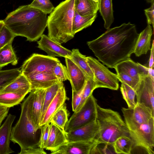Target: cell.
<instances>
[{"instance_id": "43", "label": "cell", "mask_w": 154, "mask_h": 154, "mask_svg": "<svg viewBox=\"0 0 154 154\" xmlns=\"http://www.w3.org/2000/svg\"><path fill=\"white\" fill-rule=\"evenodd\" d=\"M44 149L39 147L21 150L19 154H46Z\"/></svg>"}, {"instance_id": "26", "label": "cell", "mask_w": 154, "mask_h": 154, "mask_svg": "<svg viewBox=\"0 0 154 154\" xmlns=\"http://www.w3.org/2000/svg\"><path fill=\"white\" fill-rule=\"evenodd\" d=\"M99 4L93 0H75V10L81 16L97 13Z\"/></svg>"}, {"instance_id": "15", "label": "cell", "mask_w": 154, "mask_h": 154, "mask_svg": "<svg viewBox=\"0 0 154 154\" xmlns=\"http://www.w3.org/2000/svg\"><path fill=\"white\" fill-rule=\"evenodd\" d=\"M116 71L125 72L134 80L139 82L142 78L148 75V67L138 63H135L130 58L117 64L114 67Z\"/></svg>"}, {"instance_id": "4", "label": "cell", "mask_w": 154, "mask_h": 154, "mask_svg": "<svg viewBox=\"0 0 154 154\" xmlns=\"http://www.w3.org/2000/svg\"><path fill=\"white\" fill-rule=\"evenodd\" d=\"M96 120L99 126V133L94 139L96 144H113L120 137L130 138L129 129L117 112L102 108L97 104Z\"/></svg>"}, {"instance_id": "41", "label": "cell", "mask_w": 154, "mask_h": 154, "mask_svg": "<svg viewBox=\"0 0 154 154\" xmlns=\"http://www.w3.org/2000/svg\"><path fill=\"white\" fill-rule=\"evenodd\" d=\"M84 86L79 91H72V107L74 112L77 109L81 103Z\"/></svg>"}, {"instance_id": "31", "label": "cell", "mask_w": 154, "mask_h": 154, "mask_svg": "<svg viewBox=\"0 0 154 154\" xmlns=\"http://www.w3.org/2000/svg\"><path fill=\"white\" fill-rule=\"evenodd\" d=\"M116 154L132 153L133 144L131 138L126 136H122L117 138L113 143Z\"/></svg>"}, {"instance_id": "28", "label": "cell", "mask_w": 154, "mask_h": 154, "mask_svg": "<svg viewBox=\"0 0 154 154\" xmlns=\"http://www.w3.org/2000/svg\"><path fill=\"white\" fill-rule=\"evenodd\" d=\"M11 42L0 49V69L9 64L15 65L18 59Z\"/></svg>"}, {"instance_id": "19", "label": "cell", "mask_w": 154, "mask_h": 154, "mask_svg": "<svg viewBox=\"0 0 154 154\" xmlns=\"http://www.w3.org/2000/svg\"><path fill=\"white\" fill-rule=\"evenodd\" d=\"M68 142L66 132L54 125L51 123L48 139L45 149L51 152Z\"/></svg>"}, {"instance_id": "10", "label": "cell", "mask_w": 154, "mask_h": 154, "mask_svg": "<svg viewBox=\"0 0 154 154\" xmlns=\"http://www.w3.org/2000/svg\"><path fill=\"white\" fill-rule=\"evenodd\" d=\"M122 111L129 131L135 129L154 117V112L142 103H136L132 108L123 107Z\"/></svg>"}, {"instance_id": "17", "label": "cell", "mask_w": 154, "mask_h": 154, "mask_svg": "<svg viewBox=\"0 0 154 154\" xmlns=\"http://www.w3.org/2000/svg\"><path fill=\"white\" fill-rule=\"evenodd\" d=\"M16 116L9 114L0 127V154H9L14 152L10 147L12 124Z\"/></svg>"}, {"instance_id": "34", "label": "cell", "mask_w": 154, "mask_h": 154, "mask_svg": "<svg viewBox=\"0 0 154 154\" xmlns=\"http://www.w3.org/2000/svg\"><path fill=\"white\" fill-rule=\"evenodd\" d=\"M120 91L123 97L126 101L128 108H132L136 104L135 100V92L134 90L128 85L121 83Z\"/></svg>"}, {"instance_id": "7", "label": "cell", "mask_w": 154, "mask_h": 154, "mask_svg": "<svg viewBox=\"0 0 154 154\" xmlns=\"http://www.w3.org/2000/svg\"><path fill=\"white\" fill-rule=\"evenodd\" d=\"M97 105L96 99L91 94L80 109L74 112L68 120L65 127V132H68L96 120Z\"/></svg>"}, {"instance_id": "25", "label": "cell", "mask_w": 154, "mask_h": 154, "mask_svg": "<svg viewBox=\"0 0 154 154\" xmlns=\"http://www.w3.org/2000/svg\"><path fill=\"white\" fill-rule=\"evenodd\" d=\"M97 13L86 16H81L75 10L72 21V31L75 34L91 26L95 20Z\"/></svg>"}, {"instance_id": "38", "label": "cell", "mask_w": 154, "mask_h": 154, "mask_svg": "<svg viewBox=\"0 0 154 154\" xmlns=\"http://www.w3.org/2000/svg\"><path fill=\"white\" fill-rule=\"evenodd\" d=\"M52 73L60 82L69 80L66 67L60 62L57 63L53 67Z\"/></svg>"}, {"instance_id": "35", "label": "cell", "mask_w": 154, "mask_h": 154, "mask_svg": "<svg viewBox=\"0 0 154 154\" xmlns=\"http://www.w3.org/2000/svg\"><path fill=\"white\" fill-rule=\"evenodd\" d=\"M96 87L94 80L91 78L87 79L84 85L81 103L76 110L74 112L78 111L82 106L84 103L92 93Z\"/></svg>"}, {"instance_id": "20", "label": "cell", "mask_w": 154, "mask_h": 154, "mask_svg": "<svg viewBox=\"0 0 154 154\" xmlns=\"http://www.w3.org/2000/svg\"><path fill=\"white\" fill-rule=\"evenodd\" d=\"M69 99L66 96L65 87L63 85L59 89L54 99L49 105L40 123V127L47 123H50L51 118L55 112L65 104L66 100Z\"/></svg>"}, {"instance_id": "48", "label": "cell", "mask_w": 154, "mask_h": 154, "mask_svg": "<svg viewBox=\"0 0 154 154\" xmlns=\"http://www.w3.org/2000/svg\"><path fill=\"white\" fill-rule=\"evenodd\" d=\"M94 1H95V2H99L100 1V0H93Z\"/></svg>"}, {"instance_id": "24", "label": "cell", "mask_w": 154, "mask_h": 154, "mask_svg": "<svg viewBox=\"0 0 154 154\" xmlns=\"http://www.w3.org/2000/svg\"><path fill=\"white\" fill-rule=\"evenodd\" d=\"M69 58L83 72L87 79L94 80V75L87 61L86 56L82 54L77 49H72Z\"/></svg>"}, {"instance_id": "2", "label": "cell", "mask_w": 154, "mask_h": 154, "mask_svg": "<svg viewBox=\"0 0 154 154\" xmlns=\"http://www.w3.org/2000/svg\"><path fill=\"white\" fill-rule=\"evenodd\" d=\"M47 19V14L28 5L20 6L9 13L3 21L16 36L25 37L32 42L37 41L43 34Z\"/></svg>"}, {"instance_id": "12", "label": "cell", "mask_w": 154, "mask_h": 154, "mask_svg": "<svg viewBox=\"0 0 154 154\" xmlns=\"http://www.w3.org/2000/svg\"><path fill=\"white\" fill-rule=\"evenodd\" d=\"M99 131V126L96 120L85 125L68 132H66L68 142L94 140Z\"/></svg>"}, {"instance_id": "16", "label": "cell", "mask_w": 154, "mask_h": 154, "mask_svg": "<svg viewBox=\"0 0 154 154\" xmlns=\"http://www.w3.org/2000/svg\"><path fill=\"white\" fill-rule=\"evenodd\" d=\"M94 140L90 141H76L68 142L51 154H91L96 144Z\"/></svg>"}, {"instance_id": "39", "label": "cell", "mask_w": 154, "mask_h": 154, "mask_svg": "<svg viewBox=\"0 0 154 154\" xmlns=\"http://www.w3.org/2000/svg\"><path fill=\"white\" fill-rule=\"evenodd\" d=\"M116 72L119 81L126 84L136 91L139 82L134 80L125 72L121 71Z\"/></svg>"}, {"instance_id": "33", "label": "cell", "mask_w": 154, "mask_h": 154, "mask_svg": "<svg viewBox=\"0 0 154 154\" xmlns=\"http://www.w3.org/2000/svg\"><path fill=\"white\" fill-rule=\"evenodd\" d=\"M21 74L20 69L19 68L0 70V91L14 81Z\"/></svg>"}, {"instance_id": "45", "label": "cell", "mask_w": 154, "mask_h": 154, "mask_svg": "<svg viewBox=\"0 0 154 154\" xmlns=\"http://www.w3.org/2000/svg\"><path fill=\"white\" fill-rule=\"evenodd\" d=\"M154 40L152 41V45L150 49V55L148 62V67L150 68H154Z\"/></svg>"}, {"instance_id": "18", "label": "cell", "mask_w": 154, "mask_h": 154, "mask_svg": "<svg viewBox=\"0 0 154 154\" xmlns=\"http://www.w3.org/2000/svg\"><path fill=\"white\" fill-rule=\"evenodd\" d=\"M65 58L72 90L79 91L84 86L87 79L83 72L69 58Z\"/></svg>"}, {"instance_id": "8", "label": "cell", "mask_w": 154, "mask_h": 154, "mask_svg": "<svg viewBox=\"0 0 154 154\" xmlns=\"http://www.w3.org/2000/svg\"><path fill=\"white\" fill-rule=\"evenodd\" d=\"M86 59L93 73L96 88H104L114 90L119 89V80L116 74L111 72L95 58L88 56Z\"/></svg>"}, {"instance_id": "9", "label": "cell", "mask_w": 154, "mask_h": 154, "mask_svg": "<svg viewBox=\"0 0 154 154\" xmlns=\"http://www.w3.org/2000/svg\"><path fill=\"white\" fill-rule=\"evenodd\" d=\"M60 62L55 57L33 53L23 63L21 73L27 77L40 73H52L53 67Z\"/></svg>"}, {"instance_id": "36", "label": "cell", "mask_w": 154, "mask_h": 154, "mask_svg": "<svg viewBox=\"0 0 154 154\" xmlns=\"http://www.w3.org/2000/svg\"><path fill=\"white\" fill-rule=\"evenodd\" d=\"M29 5L47 14H50L54 8L50 0H34Z\"/></svg>"}, {"instance_id": "32", "label": "cell", "mask_w": 154, "mask_h": 154, "mask_svg": "<svg viewBox=\"0 0 154 154\" xmlns=\"http://www.w3.org/2000/svg\"><path fill=\"white\" fill-rule=\"evenodd\" d=\"M69 114L65 104L53 115L50 123L54 124L65 131V127L68 121Z\"/></svg>"}, {"instance_id": "27", "label": "cell", "mask_w": 154, "mask_h": 154, "mask_svg": "<svg viewBox=\"0 0 154 154\" xmlns=\"http://www.w3.org/2000/svg\"><path fill=\"white\" fill-rule=\"evenodd\" d=\"M99 10L104 22V27L107 29L114 20L112 0H100Z\"/></svg>"}, {"instance_id": "47", "label": "cell", "mask_w": 154, "mask_h": 154, "mask_svg": "<svg viewBox=\"0 0 154 154\" xmlns=\"http://www.w3.org/2000/svg\"><path fill=\"white\" fill-rule=\"evenodd\" d=\"M148 3H151L154 0H146Z\"/></svg>"}, {"instance_id": "11", "label": "cell", "mask_w": 154, "mask_h": 154, "mask_svg": "<svg viewBox=\"0 0 154 154\" xmlns=\"http://www.w3.org/2000/svg\"><path fill=\"white\" fill-rule=\"evenodd\" d=\"M135 92L136 103H143L154 112V78L149 75L142 78Z\"/></svg>"}, {"instance_id": "1", "label": "cell", "mask_w": 154, "mask_h": 154, "mask_svg": "<svg viewBox=\"0 0 154 154\" xmlns=\"http://www.w3.org/2000/svg\"><path fill=\"white\" fill-rule=\"evenodd\" d=\"M139 36L136 26L130 22L109 28L97 38L87 42L99 61L113 68L130 58Z\"/></svg>"}, {"instance_id": "29", "label": "cell", "mask_w": 154, "mask_h": 154, "mask_svg": "<svg viewBox=\"0 0 154 154\" xmlns=\"http://www.w3.org/2000/svg\"><path fill=\"white\" fill-rule=\"evenodd\" d=\"M26 95L18 92L0 93V105L10 108L21 103Z\"/></svg>"}, {"instance_id": "14", "label": "cell", "mask_w": 154, "mask_h": 154, "mask_svg": "<svg viewBox=\"0 0 154 154\" xmlns=\"http://www.w3.org/2000/svg\"><path fill=\"white\" fill-rule=\"evenodd\" d=\"M45 89H38L32 90L30 96V106L32 119L35 129H40L39 126L41 114L43 104Z\"/></svg>"}, {"instance_id": "3", "label": "cell", "mask_w": 154, "mask_h": 154, "mask_svg": "<svg viewBox=\"0 0 154 154\" xmlns=\"http://www.w3.org/2000/svg\"><path fill=\"white\" fill-rule=\"evenodd\" d=\"M75 0H65L54 8L48 17V36L61 44L73 38L72 24Z\"/></svg>"}, {"instance_id": "23", "label": "cell", "mask_w": 154, "mask_h": 154, "mask_svg": "<svg viewBox=\"0 0 154 154\" xmlns=\"http://www.w3.org/2000/svg\"><path fill=\"white\" fill-rule=\"evenodd\" d=\"M32 91L31 84L23 74H21L15 79L0 91V92H14L27 94Z\"/></svg>"}, {"instance_id": "6", "label": "cell", "mask_w": 154, "mask_h": 154, "mask_svg": "<svg viewBox=\"0 0 154 154\" xmlns=\"http://www.w3.org/2000/svg\"><path fill=\"white\" fill-rule=\"evenodd\" d=\"M129 131L132 143V150L137 149L146 153L154 154V117L135 129Z\"/></svg>"}, {"instance_id": "5", "label": "cell", "mask_w": 154, "mask_h": 154, "mask_svg": "<svg viewBox=\"0 0 154 154\" xmlns=\"http://www.w3.org/2000/svg\"><path fill=\"white\" fill-rule=\"evenodd\" d=\"M30 96H28L21 104V112L18 121L12 128L11 140L17 143L21 150L38 147L41 129L37 130L31 116Z\"/></svg>"}, {"instance_id": "22", "label": "cell", "mask_w": 154, "mask_h": 154, "mask_svg": "<svg viewBox=\"0 0 154 154\" xmlns=\"http://www.w3.org/2000/svg\"><path fill=\"white\" fill-rule=\"evenodd\" d=\"M153 33L152 27L148 25L146 27L140 34L134 53L136 56L139 57L146 54L150 50L151 37Z\"/></svg>"}, {"instance_id": "30", "label": "cell", "mask_w": 154, "mask_h": 154, "mask_svg": "<svg viewBox=\"0 0 154 154\" xmlns=\"http://www.w3.org/2000/svg\"><path fill=\"white\" fill-rule=\"evenodd\" d=\"M63 85H64L63 82L60 81L45 89L39 124L42 121L49 105L56 96L60 88Z\"/></svg>"}, {"instance_id": "44", "label": "cell", "mask_w": 154, "mask_h": 154, "mask_svg": "<svg viewBox=\"0 0 154 154\" xmlns=\"http://www.w3.org/2000/svg\"><path fill=\"white\" fill-rule=\"evenodd\" d=\"M10 108L0 105V127L4 119L8 116Z\"/></svg>"}, {"instance_id": "42", "label": "cell", "mask_w": 154, "mask_h": 154, "mask_svg": "<svg viewBox=\"0 0 154 154\" xmlns=\"http://www.w3.org/2000/svg\"><path fill=\"white\" fill-rule=\"evenodd\" d=\"M149 8L144 10L146 16L148 25H152L153 29L154 27V0L151 2Z\"/></svg>"}, {"instance_id": "40", "label": "cell", "mask_w": 154, "mask_h": 154, "mask_svg": "<svg viewBox=\"0 0 154 154\" xmlns=\"http://www.w3.org/2000/svg\"><path fill=\"white\" fill-rule=\"evenodd\" d=\"M50 123H47L40 126L41 133L38 147L45 149L48 138Z\"/></svg>"}, {"instance_id": "21", "label": "cell", "mask_w": 154, "mask_h": 154, "mask_svg": "<svg viewBox=\"0 0 154 154\" xmlns=\"http://www.w3.org/2000/svg\"><path fill=\"white\" fill-rule=\"evenodd\" d=\"M26 77L31 84L32 90L46 89L60 82L51 73H40Z\"/></svg>"}, {"instance_id": "37", "label": "cell", "mask_w": 154, "mask_h": 154, "mask_svg": "<svg viewBox=\"0 0 154 154\" xmlns=\"http://www.w3.org/2000/svg\"><path fill=\"white\" fill-rule=\"evenodd\" d=\"M16 36L5 25L0 30V49L12 42Z\"/></svg>"}, {"instance_id": "13", "label": "cell", "mask_w": 154, "mask_h": 154, "mask_svg": "<svg viewBox=\"0 0 154 154\" xmlns=\"http://www.w3.org/2000/svg\"><path fill=\"white\" fill-rule=\"evenodd\" d=\"M37 44L38 48L45 51L48 56L51 57L69 58L72 54V51L64 48L44 34L41 36Z\"/></svg>"}, {"instance_id": "46", "label": "cell", "mask_w": 154, "mask_h": 154, "mask_svg": "<svg viewBox=\"0 0 154 154\" xmlns=\"http://www.w3.org/2000/svg\"><path fill=\"white\" fill-rule=\"evenodd\" d=\"M4 25L3 20H0V30Z\"/></svg>"}]
</instances>
